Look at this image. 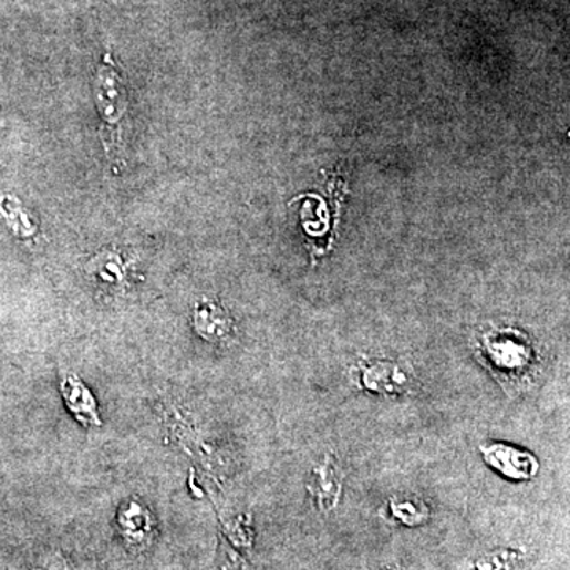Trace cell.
<instances>
[{
  "label": "cell",
  "mask_w": 570,
  "mask_h": 570,
  "mask_svg": "<svg viewBox=\"0 0 570 570\" xmlns=\"http://www.w3.org/2000/svg\"><path fill=\"white\" fill-rule=\"evenodd\" d=\"M477 356L510 396L526 387L539 366L531 340L521 331L498 329L481 334Z\"/></svg>",
  "instance_id": "cell-1"
},
{
  "label": "cell",
  "mask_w": 570,
  "mask_h": 570,
  "mask_svg": "<svg viewBox=\"0 0 570 570\" xmlns=\"http://www.w3.org/2000/svg\"><path fill=\"white\" fill-rule=\"evenodd\" d=\"M352 379L360 388L377 395H401L412 384L407 366L387 359L363 360L352 370Z\"/></svg>",
  "instance_id": "cell-2"
},
{
  "label": "cell",
  "mask_w": 570,
  "mask_h": 570,
  "mask_svg": "<svg viewBox=\"0 0 570 570\" xmlns=\"http://www.w3.org/2000/svg\"><path fill=\"white\" fill-rule=\"evenodd\" d=\"M116 529L127 547L145 550L156 537L157 521L146 504L138 499H127L117 509Z\"/></svg>",
  "instance_id": "cell-3"
},
{
  "label": "cell",
  "mask_w": 570,
  "mask_h": 570,
  "mask_svg": "<svg viewBox=\"0 0 570 570\" xmlns=\"http://www.w3.org/2000/svg\"><path fill=\"white\" fill-rule=\"evenodd\" d=\"M95 99H97L103 124L106 127H113L114 137H120L117 127L127 108V94L110 56H106V62L103 61L99 70L97 80H95Z\"/></svg>",
  "instance_id": "cell-4"
},
{
  "label": "cell",
  "mask_w": 570,
  "mask_h": 570,
  "mask_svg": "<svg viewBox=\"0 0 570 570\" xmlns=\"http://www.w3.org/2000/svg\"><path fill=\"white\" fill-rule=\"evenodd\" d=\"M342 470L333 455L327 454L309 473L308 491L322 514H331L340 506L342 496Z\"/></svg>",
  "instance_id": "cell-5"
},
{
  "label": "cell",
  "mask_w": 570,
  "mask_h": 570,
  "mask_svg": "<svg viewBox=\"0 0 570 570\" xmlns=\"http://www.w3.org/2000/svg\"><path fill=\"white\" fill-rule=\"evenodd\" d=\"M485 463L512 480H529L539 473L536 456L507 444L484 445L480 448Z\"/></svg>",
  "instance_id": "cell-6"
},
{
  "label": "cell",
  "mask_w": 570,
  "mask_h": 570,
  "mask_svg": "<svg viewBox=\"0 0 570 570\" xmlns=\"http://www.w3.org/2000/svg\"><path fill=\"white\" fill-rule=\"evenodd\" d=\"M59 390H61L65 410H68L84 428H95V426L102 425L97 400H95L91 388L84 384L83 379L73 373L65 374V376L62 377L61 384H59Z\"/></svg>",
  "instance_id": "cell-7"
},
{
  "label": "cell",
  "mask_w": 570,
  "mask_h": 570,
  "mask_svg": "<svg viewBox=\"0 0 570 570\" xmlns=\"http://www.w3.org/2000/svg\"><path fill=\"white\" fill-rule=\"evenodd\" d=\"M193 325L195 333L204 338L205 341L220 342L227 340L234 331V320L222 304L201 298L197 301L193 311Z\"/></svg>",
  "instance_id": "cell-8"
},
{
  "label": "cell",
  "mask_w": 570,
  "mask_h": 570,
  "mask_svg": "<svg viewBox=\"0 0 570 570\" xmlns=\"http://www.w3.org/2000/svg\"><path fill=\"white\" fill-rule=\"evenodd\" d=\"M388 512L390 517L406 526L423 525L429 517L428 506L417 498H392Z\"/></svg>",
  "instance_id": "cell-9"
},
{
  "label": "cell",
  "mask_w": 570,
  "mask_h": 570,
  "mask_svg": "<svg viewBox=\"0 0 570 570\" xmlns=\"http://www.w3.org/2000/svg\"><path fill=\"white\" fill-rule=\"evenodd\" d=\"M91 273L95 281L106 287H120L124 282L126 268L120 257L114 253H101L90 263Z\"/></svg>",
  "instance_id": "cell-10"
},
{
  "label": "cell",
  "mask_w": 570,
  "mask_h": 570,
  "mask_svg": "<svg viewBox=\"0 0 570 570\" xmlns=\"http://www.w3.org/2000/svg\"><path fill=\"white\" fill-rule=\"evenodd\" d=\"M520 559V551L502 548L477 558L466 570H514Z\"/></svg>",
  "instance_id": "cell-11"
},
{
  "label": "cell",
  "mask_w": 570,
  "mask_h": 570,
  "mask_svg": "<svg viewBox=\"0 0 570 570\" xmlns=\"http://www.w3.org/2000/svg\"><path fill=\"white\" fill-rule=\"evenodd\" d=\"M381 570H401L398 568H384V569H381Z\"/></svg>",
  "instance_id": "cell-12"
}]
</instances>
